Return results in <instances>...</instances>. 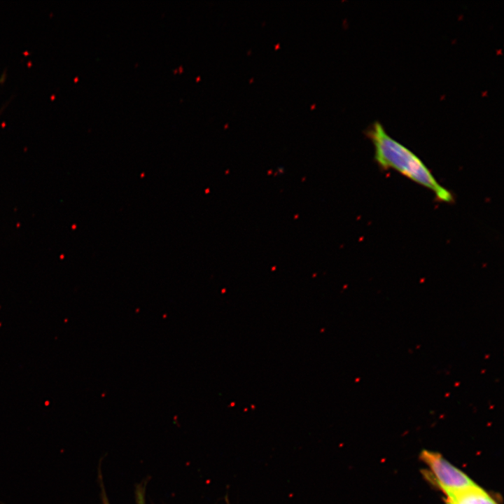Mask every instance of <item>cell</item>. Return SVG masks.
<instances>
[{
	"label": "cell",
	"mask_w": 504,
	"mask_h": 504,
	"mask_svg": "<svg viewBox=\"0 0 504 504\" xmlns=\"http://www.w3.org/2000/svg\"><path fill=\"white\" fill-rule=\"evenodd\" d=\"M420 458L428 467L430 478L447 496L476 485L464 472L440 454L424 450Z\"/></svg>",
	"instance_id": "2"
},
{
	"label": "cell",
	"mask_w": 504,
	"mask_h": 504,
	"mask_svg": "<svg viewBox=\"0 0 504 504\" xmlns=\"http://www.w3.org/2000/svg\"><path fill=\"white\" fill-rule=\"evenodd\" d=\"M447 504H454V503H451V501H449V500H448V503H447Z\"/></svg>",
	"instance_id": "4"
},
{
	"label": "cell",
	"mask_w": 504,
	"mask_h": 504,
	"mask_svg": "<svg viewBox=\"0 0 504 504\" xmlns=\"http://www.w3.org/2000/svg\"><path fill=\"white\" fill-rule=\"evenodd\" d=\"M368 135L373 143L375 161L380 167L384 169H395L428 188L433 192L438 201L447 203L454 201L451 192L437 181L421 159L391 137L381 123L374 122L368 130Z\"/></svg>",
	"instance_id": "1"
},
{
	"label": "cell",
	"mask_w": 504,
	"mask_h": 504,
	"mask_svg": "<svg viewBox=\"0 0 504 504\" xmlns=\"http://www.w3.org/2000/svg\"><path fill=\"white\" fill-rule=\"evenodd\" d=\"M448 500L454 504H498L479 486H474L449 494Z\"/></svg>",
	"instance_id": "3"
}]
</instances>
